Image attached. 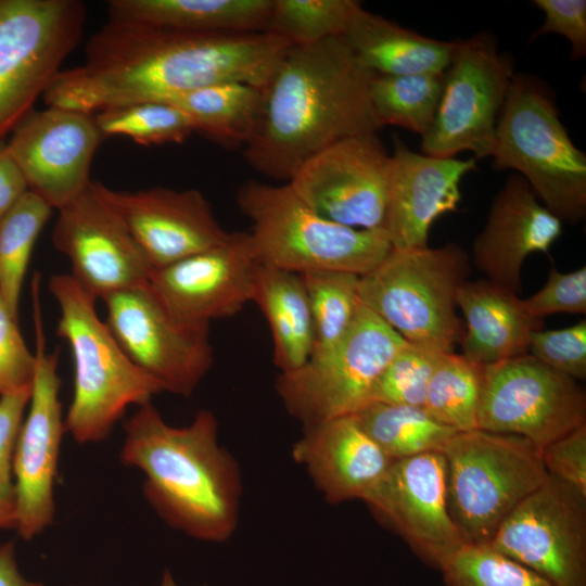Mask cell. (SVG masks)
<instances>
[{
    "mask_svg": "<svg viewBox=\"0 0 586 586\" xmlns=\"http://www.w3.org/2000/svg\"><path fill=\"white\" fill-rule=\"evenodd\" d=\"M259 265L295 273L336 270L362 276L391 252L385 229H356L310 208L289 183L247 181L237 193Z\"/></svg>",
    "mask_w": 586,
    "mask_h": 586,
    "instance_id": "obj_6",
    "label": "cell"
},
{
    "mask_svg": "<svg viewBox=\"0 0 586 586\" xmlns=\"http://www.w3.org/2000/svg\"><path fill=\"white\" fill-rule=\"evenodd\" d=\"M495 169L520 173L538 201L562 222L586 216V155L572 142L546 82L514 75L492 152Z\"/></svg>",
    "mask_w": 586,
    "mask_h": 586,
    "instance_id": "obj_5",
    "label": "cell"
},
{
    "mask_svg": "<svg viewBox=\"0 0 586 586\" xmlns=\"http://www.w3.org/2000/svg\"><path fill=\"white\" fill-rule=\"evenodd\" d=\"M31 386L0 396V530L16 526L13 455Z\"/></svg>",
    "mask_w": 586,
    "mask_h": 586,
    "instance_id": "obj_39",
    "label": "cell"
},
{
    "mask_svg": "<svg viewBox=\"0 0 586 586\" xmlns=\"http://www.w3.org/2000/svg\"><path fill=\"white\" fill-rule=\"evenodd\" d=\"M160 586H178L169 571H165L162 576ZM207 586V585H203Z\"/></svg>",
    "mask_w": 586,
    "mask_h": 586,
    "instance_id": "obj_47",
    "label": "cell"
},
{
    "mask_svg": "<svg viewBox=\"0 0 586 586\" xmlns=\"http://www.w3.org/2000/svg\"><path fill=\"white\" fill-rule=\"evenodd\" d=\"M388 157L377 133L349 137L310 157L286 183L333 222L384 229Z\"/></svg>",
    "mask_w": 586,
    "mask_h": 586,
    "instance_id": "obj_17",
    "label": "cell"
},
{
    "mask_svg": "<svg viewBox=\"0 0 586 586\" xmlns=\"http://www.w3.org/2000/svg\"><path fill=\"white\" fill-rule=\"evenodd\" d=\"M166 103L188 117L194 132L225 146H244L255 128L260 87L221 82L177 95Z\"/></svg>",
    "mask_w": 586,
    "mask_h": 586,
    "instance_id": "obj_29",
    "label": "cell"
},
{
    "mask_svg": "<svg viewBox=\"0 0 586 586\" xmlns=\"http://www.w3.org/2000/svg\"><path fill=\"white\" fill-rule=\"evenodd\" d=\"M406 343L360 304L344 336L301 368L280 372L276 391L286 411L304 426L354 415L367 405L377 380Z\"/></svg>",
    "mask_w": 586,
    "mask_h": 586,
    "instance_id": "obj_9",
    "label": "cell"
},
{
    "mask_svg": "<svg viewBox=\"0 0 586 586\" xmlns=\"http://www.w3.org/2000/svg\"><path fill=\"white\" fill-rule=\"evenodd\" d=\"M292 458L305 467L329 504L362 499L393 461L354 415L304 426Z\"/></svg>",
    "mask_w": 586,
    "mask_h": 586,
    "instance_id": "obj_24",
    "label": "cell"
},
{
    "mask_svg": "<svg viewBox=\"0 0 586 586\" xmlns=\"http://www.w3.org/2000/svg\"><path fill=\"white\" fill-rule=\"evenodd\" d=\"M259 266L250 233L229 232L220 243L154 270L149 283L177 319L209 326L253 302Z\"/></svg>",
    "mask_w": 586,
    "mask_h": 586,
    "instance_id": "obj_20",
    "label": "cell"
},
{
    "mask_svg": "<svg viewBox=\"0 0 586 586\" xmlns=\"http://www.w3.org/2000/svg\"><path fill=\"white\" fill-rule=\"evenodd\" d=\"M102 139L93 115L47 106L33 110L5 143L28 190L59 211L91 186Z\"/></svg>",
    "mask_w": 586,
    "mask_h": 586,
    "instance_id": "obj_18",
    "label": "cell"
},
{
    "mask_svg": "<svg viewBox=\"0 0 586 586\" xmlns=\"http://www.w3.org/2000/svg\"><path fill=\"white\" fill-rule=\"evenodd\" d=\"M586 425L578 381L525 354L484 366L477 429L522 436L538 447Z\"/></svg>",
    "mask_w": 586,
    "mask_h": 586,
    "instance_id": "obj_13",
    "label": "cell"
},
{
    "mask_svg": "<svg viewBox=\"0 0 586 586\" xmlns=\"http://www.w3.org/2000/svg\"><path fill=\"white\" fill-rule=\"evenodd\" d=\"M124 431L119 458L144 474L143 495L169 526L204 542L232 537L242 476L219 444L213 412L202 409L190 424L173 426L150 402L138 407Z\"/></svg>",
    "mask_w": 586,
    "mask_h": 586,
    "instance_id": "obj_3",
    "label": "cell"
},
{
    "mask_svg": "<svg viewBox=\"0 0 586 586\" xmlns=\"http://www.w3.org/2000/svg\"><path fill=\"white\" fill-rule=\"evenodd\" d=\"M102 301L104 322L132 364L164 391L189 397L213 364L209 326L177 319L149 281Z\"/></svg>",
    "mask_w": 586,
    "mask_h": 586,
    "instance_id": "obj_12",
    "label": "cell"
},
{
    "mask_svg": "<svg viewBox=\"0 0 586 586\" xmlns=\"http://www.w3.org/2000/svg\"><path fill=\"white\" fill-rule=\"evenodd\" d=\"M361 7L356 0H273L265 33L290 46L343 37Z\"/></svg>",
    "mask_w": 586,
    "mask_h": 586,
    "instance_id": "obj_35",
    "label": "cell"
},
{
    "mask_svg": "<svg viewBox=\"0 0 586 586\" xmlns=\"http://www.w3.org/2000/svg\"><path fill=\"white\" fill-rule=\"evenodd\" d=\"M533 318L543 320L553 314L586 313V267L561 272L552 267L545 285L532 296L521 300Z\"/></svg>",
    "mask_w": 586,
    "mask_h": 586,
    "instance_id": "obj_42",
    "label": "cell"
},
{
    "mask_svg": "<svg viewBox=\"0 0 586 586\" xmlns=\"http://www.w3.org/2000/svg\"><path fill=\"white\" fill-rule=\"evenodd\" d=\"M300 275L313 319L311 357L329 351L349 329L361 304L358 293L360 276L336 270H313Z\"/></svg>",
    "mask_w": 586,
    "mask_h": 586,
    "instance_id": "obj_34",
    "label": "cell"
},
{
    "mask_svg": "<svg viewBox=\"0 0 586 586\" xmlns=\"http://www.w3.org/2000/svg\"><path fill=\"white\" fill-rule=\"evenodd\" d=\"M528 354L576 381L586 379V320L532 333Z\"/></svg>",
    "mask_w": 586,
    "mask_h": 586,
    "instance_id": "obj_40",
    "label": "cell"
},
{
    "mask_svg": "<svg viewBox=\"0 0 586 586\" xmlns=\"http://www.w3.org/2000/svg\"><path fill=\"white\" fill-rule=\"evenodd\" d=\"M35 355L20 332L17 315L0 292V396L31 386Z\"/></svg>",
    "mask_w": 586,
    "mask_h": 586,
    "instance_id": "obj_41",
    "label": "cell"
},
{
    "mask_svg": "<svg viewBox=\"0 0 586 586\" xmlns=\"http://www.w3.org/2000/svg\"><path fill=\"white\" fill-rule=\"evenodd\" d=\"M361 500L424 564L438 571L466 544L448 511L443 453L394 459Z\"/></svg>",
    "mask_w": 586,
    "mask_h": 586,
    "instance_id": "obj_16",
    "label": "cell"
},
{
    "mask_svg": "<svg viewBox=\"0 0 586 586\" xmlns=\"http://www.w3.org/2000/svg\"><path fill=\"white\" fill-rule=\"evenodd\" d=\"M289 46L265 31L190 33L109 18L89 39L85 63L60 71L42 99L47 106L93 115L221 82L262 87Z\"/></svg>",
    "mask_w": 586,
    "mask_h": 586,
    "instance_id": "obj_1",
    "label": "cell"
},
{
    "mask_svg": "<svg viewBox=\"0 0 586 586\" xmlns=\"http://www.w3.org/2000/svg\"><path fill=\"white\" fill-rule=\"evenodd\" d=\"M542 459L548 475L586 495V425L544 446Z\"/></svg>",
    "mask_w": 586,
    "mask_h": 586,
    "instance_id": "obj_43",
    "label": "cell"
},
{
    "mask_svg": "<svg viewBox=\"0 0 586 586\" xmlns=\"http://www.w3.org/2000/svg\"><path fill=\"white\" fill-rule=\"evenodd\" d=\"M483 368L462 354L445 353L431 377L422 408L457 432L477 429Z\"/></svg>",
    "mask_w": 586,
    "mask_h": 586,
    "instance_id": "obj_33",
    "label": "cell"
},
{
    "mask_svg": "<svg viewBox=\"0 0 586 586\" xmlns=\"http://www.w3.org/2000/svg\"><path fill=\"white\" fill-rule=\"evenodd\" d=\"M58 212L54 247L69 259L71 277L95 301L150 280L154 269L92 183Z\"/></svg>",
    "mask_w": 586,
    "mask_h": 586,
    "instance_id": "obj_19",
    "label": "cell"
},
{
    "mask_svg": "<svg viewBox=\"0 0 586 586\" xmlns=\"http://www.w3.org/2000/svg\"><path fill=\"white\" fill-rule=\"evenodd\" d=\"M444 586H551L487 544H464L440 569Z\"/></svg>",
    "mask_w": 586,
    "mask_h": 586,
    "instance_id": "obj_37",
    "label": "cell"
},
{
    "mask_svg": "<svg viewBox=\"0 0 586 586\" xmlns=\"http://www.w3.org/2000/svg\"><path fill=\"white\" fill-rule=\"evenodd\" d=\"M86 16L78 0H0V143L77 47Z\"/></svg>",
    "mask_w": 586,
    "mask_h": 586,
    "instance_id": "obj_10",
    "label": "cell"
},
{
    "mask_svg": "<svg viewBox=\"0 0 586 586\" xmlns=\"http://www.w3.org/2000/svg\"><path fill=\"white\" fill-rule=\"evenodd\" d=\"M39 283L40 276L36 273L31 289L35 368L29 410L22 422L13 455L15 530L27 540L43 532L54 520V484L61 441L66 432L60 400L59 352L49 353L46 347Z\"/></svg>",
    "mask_w": 586,
    "mask_h": 586,
    "instance_id": "obj_14",
    "label": "cell"
},
{
    "mask_svg": "<svg viewBox=\"0 0 586 586\" xmlns=\"http://www.w3.org/2000/svg\"><path fill=\"white\" fill-rule=\"evenodd\" d=\"M28 191V186L18 165L10 154L7 143H0V219Z\"/></svg>",
    "mask_w": 586,
    "mask_h": 586,
    "instance_id": "obj_45",
    "label": "cell"
},
{
    "mask_svg": "<svg viewBox=\"0 0 586 586\" xmlns=\"http://www.w3.org/2000/svg\"><path fill=\"white\" fill-rule=\"evenodd\" d=\"M49 291L60 308L56 333L67 342L74 364V391L65 430L79 444L106 438L131 405L164 392L126 356L95 311V300L71 275H53Z\"/></svg>",
    "mask_w": 586,
    "mask_h": 586,
    "instance_id": "obj_4",
    "label": "cell"
},
{
    "mask_svg": "<svg viewBox=\"0 0 586 586\" xmlns=\"http://www.w3.org/2000/svg\"><path fill=\"white\" fill-rule=\"evenodd\" d=\"M354 416L392 460L443 453L457 433L436 421L422 407L370 403Z\"/></svg>",
    "mask_w": 586,
    "mask_h": 586,
    "instance_id": "obj_30",
    "label": "cell"
},
{
    "mask_svg": "<svg viewBox=\"0 0 586 586\" xmlns=\"http://www.w3.org/2000/svg\"><path fill=\"white\" fill-rule=\"evenodd\" d=\"M487 545L551 586H586V495L548 475Z\"/></svg>",
    "mask_w": 586,
    "mask_h": 586,
    "instance_id": "obj_15",
    "label": "cell"
},
{
    "mask_svg": "<svg viewBox=\"0 0 586 586\" xmlns=\"http://www.w3.org/2000/svg\"><path fill=\"white\" fill-rule=\"evenodd\" d=\"M561 232L562 221L538 201L522 176L511 175L473 242V263L486 280L518 294L526 257L548 254Z\"/></svg>",
    "mask_w": 586,
    "mask_h": 586,
    "instance_id": "obj_23",
    "label": "cell"
},
{
    "mask_svg": "<svg viewBox=\"0 0 586 586\" xmlns=\"http://www.w3.org/2000/svg\"><path fill=\"white\" fill-rule=\"evenodd\" d=\"M443 454L448 511L466 544H488L502 521L548 477L542 448L513 434L457 432Z\"/></svg>",
    "mask_w": 586,
    "mask_h": 586,
    "instance_id": "obj_8",
    "label": "cell"
},
{
    "mask_svg": "<svg viewBox=\"0 0 586 586\" xmlns=\"http://www.w3.org/2000/svg\"><path fill=\"white\" fill-rule=\"evenodd\" d=\"M444 73L371 74L369 98L378 126H397L423 136L438 107Z\"/></svg>",
    "mask_w": 586,
    "mask_h": 586,
    "instance_id": "obj_31",
    "label": "cell"
},
{
    "mask_svg": "<svg viewBox=\"0 0 586 586\" xmlns=\"http://www.w3.org/2000/svg\"><path fill=\"white\" fill-rule=\"evenodd\" d=\"M457 307L466 324L462 355L482 366L528 354L532 333L544 327L524 310L518 294L486 279L464 281Z\"/></svg>",
    "mask_w": 586,
    "mask_h": 586,
    "instance_id": "obj_25",
    "label": "cell"
},
{
    "mask_svg": "<svg viewBox=\"0 0 586 586\" xmlns=\"http://www.w3.org/2000/svg\"><path fill=\"white\" fill-rule=\"evenodd\" d=\"M514 65L500 53L496 39L479 33L458 40L434 120L422 136L423 154L455 157L470 151L475 158L492 155L497 120L506 101Z\"/></svg>",
    "mask_w": 586,
    "mask_h": 586,
    "instance_id": "obj_11",
    "label": "cell"
},
{
    "mask_svg": "<svg viewBox=\"0 0 586 586\" xmlns=\"http://www.w3.org/2000/svg\"><path fill=\"white\" fill-rule=\"evenodd\" d=\"M253 302L270 327L273 362L291 372L307 362L314 346L309 302L300 273L260 265Z\"/></svg>",
    "mask_w": 586,
    "mask_h": 586,
    "instance_id": "obj_28",
    "label": "cell"
},
{
    "mask_svg": "<svg viewBox=\"0 0 586 586\" xmlns=\"http://www.w3.org/2000/svg\"><path fill=\"white\" fill-rule=\"evenodd\" d=\"M444 354L431 346L407 342L377 380L367 405L423 407L431 377Z\"/></svg>",
    "mask_w": 586,
    "mask_h": 586,
    "instance_id": "obj_38",
    "label": "cell"
},
{
    "mask_svg": "<svg viewBox=\"0 0 586 586\" xmlns=\"http://www.w3.org/2000/svg\"><path fill=\"white\" fill-rule=\"evenodd\" d=\"M93 118L103 138L125 136L141 145L181 143L194 132L188 117L166 102L111 106Z\"/></svg>",
    "mask_w": 586,
    "mask_h": 586,
    "instance_id": "obj_36",
    "label": "cell"
},
{
    "mask_svg": "<svg viewBox=\"0 0 586 586\" xmlns=\"http://www.w3.org/2000/svg\"><path fill=\"white\" fill-rule=\"evenodd\" d=\"M532 3L545 14L543 25L531 39L559 34L571 43L573 61L586 55V1L585 0H534Z\"/></svg>",
    "mask_w": 586,
    "mask_h": 586,
    "instance_id": "obj_44",
    "label": "cell"
},
{
    "mask_svg": "<svg viewBox=\"0 0 586 586\" xmlns=\"http://www.w3.org/2000/svg\"><path fill=\"white\" fill-rule=\"evenodd\" d=\"M342 38L366 71L385 76L444 73L458 44L422 36L362 7Z\"/></svg>",
    "mask_w": 586,
    "mask_h": 586,
    "instance_id": "obj_26",
    "label": "cell"
},
{
    "mask_svg": "<svg viewBox=\"0 0 586 586\" xmlns=\"http://www.w3.org/2000/svg\"><path fill=\"white\" fill-rule=\"evenodd\" d=\"M370 76L342 37L286 47L260 87L255 128L243 146L246 163L286 183L326 148L377 133Z\"/></svg>",
    "mask_w": 586,
    "mask_h": 586,
    "instance_id": "obj_2",
    "label": "cell"
},
{
    "mask_svg": "<svg viewBox=\"0 0 586 586\" xmlns=\"http://www.w3.org/2000/svg\"><path fill=\"white\" fill-rule=\"evenodd\" d=\"M470 270L468 254L455 243L392 249L359 277V298L407 342L453 353L463 333L457 293Z\"/></svg>",
    "mask_w": 586,
    "mask_h": 586,
    "instance_id": "obj_7",
    "label": "cell"
},
{
    "mask_svg": "<svg viewBox=\"0 0 586 586\" xmlns=\"http://www.w3.org/2000/svg\"><path fill=\"white\" fill-rule=\"evenodd\" d=\"M92 189L119 217L154 270L207 250L229 234L195 189L129 192L100 181H92Z\"/></svg>",
    "mask_w": 586,
    "mask_h": 586,
    "instance_id": "obj_21",
    "label": "cell"
},
{
    "mask_svg": "<svg viewBox=\"0 0 586 586\" xmlns=\"http://www.w3.org/2000/svg\"><path fill=\"white\" fill-rule=\"evenodd\" d=\"M476 170V158L436 157L411 150L394 138L387 167V201L384 229L393 249L428 246L432 224L456 212L460 182Z\"/></svg>",
    "mask_w": 586,
    "mask_h": 586,
    "instance_id": "obj_22",
    "label": "cell"
},
{
    "mask_svg": "<svg viewBox=\"0 0 586 586\" xmlns=\"http://www.w3.org/2000/svg\"><path fill=\"white\" fill-rule=\"evenodd\" d=\"M52 211L28 190L0 219V292L15 315L35 243Z\"/></svg>",
    "mask_w": 586,
    "mask_h": 586,
    "instance_id": "obj_32",
    "label": "cell"
},
{
    "mask_svg": "<svg viewBox=\"0 0 586 586\" xmlns=\"http://www.w3.org/2000/svg\"><path fill=\"white\" fill-rule=\"evenodd\" d=\"M273 0H111L109 18L190 33L266 31Z\"/></svg>",
    "mask_w": 586,
    "mask_h": 586,
    "instance_id": "obj_27",
    "label": "cell"
},
{
    "mask_svg": "<svg viewBox=\"0 0 586 586\" xmlns=\"http://www.w3.org/2000/svg\"><path fill=\"white\" fill-rule=\"evenodd\" d=\"M0 586H43L25 578L18 570L12 542L0 546Z\"/></svg>",
    "mask_w": 586,
    "mask_h": 586,
    "instance_id": "obj_46",
    "label": "cell"
}]
</instances>
